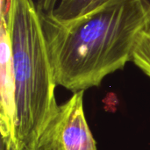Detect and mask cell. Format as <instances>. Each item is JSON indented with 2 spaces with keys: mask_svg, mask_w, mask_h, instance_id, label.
<instances>
[{
  "mask_svg": "<svg viewBox=\"0 0 150 150\" xmlns=\"http://www.w3.org/2000/svg\"><path fill=\"white\" fill-rule=\"evenodd\" d=\"M40 16L55 83L73 93L98 87L107 76L124 69L141 35L150 28L145 0H107L67 20L51 12Z\"/></svg>",
  "mask_w": 150,
  "mask_h": 150,
  "instance_id": "1",
  "label": "cell"
},
{
  "mask_svg": "<svg viewBox=\"0 0 150 150\" xmlns=\"http://www.w3.org/2000/svg\"><path fill=\"white\" fill-rule=\"evenodd\" d=\"M4 18L11 46L17 141L21 149L32 148L58 106L57 85L35 2L8 0Z\"/></svg>",
  "mask_w": 150,
  "mask_h": 150,
  "instance_id": "2",
  "label": "cell"
},
{
  "mask_svg": "<svg viewBox=\"0 0 150 150\" xmlns=\"http://www.w3.org/2000/svg\"><path fill=\"white\" fill-rule=\"evenodd\" d=\"M84 91H77L58 105L32 148L33 150H98L87 123Z\"/></svg>",
  "mask_w": 150,
  "mask_h": 150,
  "instance_id": "3",
  "label": "cell"
},
{
  "mask_svg": "<svg viewBox=\"0 0 150 150\" xmlns=\"http://www.w3.org/2000/svg\"><path fill=\"white\" fill-rule=\"evenodd\" d=\"M0 131L2 143L19 147L16 134V91L11 46L4 18L0 21Z\"/></svg>",
  "mask_w": 150,
  "mask_h": 150,
  "instance_id": "4",
  "label": "cell"
},
{
  "mask_svg": "<svg viewBox=\"0 0 150 150\" xmlns=\"http://www.w3.org/2000/svg\"><path fill=\"white\" fill-rule=\"evenodd\" d=\"M106 1L107 0H62L51 13L58 19H72L93 11Z\"/></svg>",
  "mask_w": 150,
  "mask_h": 150,
  "instance_id": "5",
  "label": "cell"
},
{
  "mask_svg": "<svg viewBox=\"0 0 150 150\" xmlns=\"http://www.w3.org/2000/svg\"><path fill=\"white\" fill-rule=\"evenodd\" d=\"M131 62L150 77V28L144 31L141 35Z\"/></svg>",
  "mask_w": 150,
  "mask_h": 150,
  "instance_id": "6",
  "label": "cell"
},
{
  "mask_svg": "<svg viewBox=\"0 0 150 150\" xmlns=\"http://www.w3.org/2000/svg\"><path fill=\"white\" fill-rule=\"evenodd\" d=\"M58 0H36L35 4L40 13H50L56 6Z\"/></svg>",
  "mask_w": 150,
  "mask_h": 150,
  "instance_id": "7",
  "label": "cell"
},
{
  "mask_svg": "<svg viewBox=\"0 0 150 150\" xmlns=\"http://www.w3.org/2000/svg\"><path fill=\"white\" fill-rule=\"evenodd\" d=\"M1 150H22L20 147H15V146H6L4 144H2Z\"/></svg>",
  "mask_w": 150,
  "mask_h": 150,
  "instance_id": "8",
  "label": "cell"
},
{
  "mask_svg": "<svg viewBox=\"0 0 150 150\" xmlns=\"http://www.w3.org/2000/svg\"><path fill=\"white\" fill-rule=\"evenodd\" d=\"M145 1H146V3H147V4H149V6L150 7V0H145Z\"/></svg>",
  "mask_w": 150,
  "mask_h": 150,
  "instance_id": "9",
  "label": "cell"
},
{
  "mask_svg": "<svg viewBox=\"0 0 150 150\" xmlns=\"http://www.w3.org/2000/svg\"><path fill=\"white\" fill-rule=\"evenodd\" d=\"M22 150H33L32 149H29V148H25V149H22Z\"/></svg>",
  "mask_w": 150,
  "mask_h": 150,
  "instance_id": "10",
  "label": "cell"
}]
</instances>
